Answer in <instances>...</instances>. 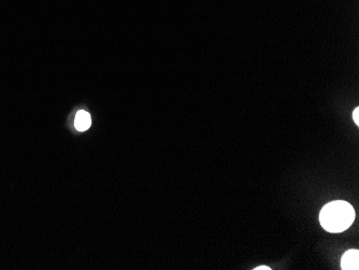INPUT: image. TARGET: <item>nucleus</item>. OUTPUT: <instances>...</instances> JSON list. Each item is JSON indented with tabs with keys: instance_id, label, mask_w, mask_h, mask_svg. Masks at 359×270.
<instances>
[{
	"instance_id": "obj_1",
	"label": "nucleus",
	"mask_w": 359,
	"mask_h": 270,
	"mask_svg": "<svg viewBox=\"0 0 359 270\" xmlns=\"http://www.w3.org/2000/svg\"><path fill=\"white\" fill-rule=\"evenodd\" d=\"M355 211L352 205L344 200L327 204L319 213L321 225L329 233H342L353 224Z\"/></svg>"
},
{
	"instance_id": "obj_2",
	"label": "nucleus",
	"mask_w": 359,
	"mask_h": 270,
	"mask_svg": "<svg viewBox=\"0 0 359 270\" xmlns=\"http://www.w3.org/2000/svg\"><path fill=\"white\" fill-rule=\"evenodd\" d=\"M341 268L343 270H358L359 269V252L357 250H349L341 259Z\"/></svg>"
},
{
	"instance_id": "obj_3",
	"label": "nucleus",
	"mask_w": 359,
	"mask_h": 270,
	"mask_svg": "<svg viewBox=\"0 0 359 270\" xmlns=\"http://www.w3.org/2000/svg\"><path fill=\"white\" fill-rule=\"evenodd\" d=\"M92 124L91 115L86 111H79L75 117V127L77 130H86Z\"/></svg>"
},
{
	"instance_id": "obj_4",
	"label": "nucleus",
	"mask_w": 359,
	"mask_h": 270,
	"mask_svg": "<svg viewBox=\"0 0 359 270\" xmlns=\"http://www.w3.org/2000/svg\"><path fill=\"white\" fill-rule=\"evenodd\" d=\"M353 119L356 123V125H359V108H356L353 112Z\"/></svg>"
},
{
	"instance_id": "obj_5",
	"label": "nucleus",
	"mask_w": 359,
	"mask_h": 270,
	"mask_svg": "<svg viewBox=\"0 0 359 270\" xmlns=\"http://www.w3.org/2000/svg\"><path fill=\"white\" fill-rule=\"evenodd\" d=\"M271 268H269L268 266H259V267H257L255 268V270H270Z\"/></svg>"
}]
</instances>
